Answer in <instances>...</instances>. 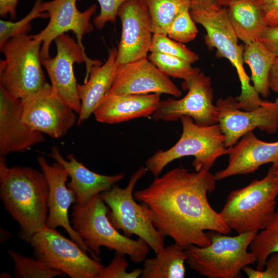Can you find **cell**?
Masks as SVG:
<instances>
[{
  "mask_svg": "<svg viewBox=\"0 0 278 278\" xmlns=\"http://www.w3.org/2000/svg\"><path fill=\"white\" fill-rule=\"evenodd\" d=\"M269 85L272 91L278 92V56L276 57L270 72Z\"/></svg>",
  "mask_w": 278,
  "mask_h": 278,
  "instance_id": "40",
  "label": "cell"
},
{
  "mask_svg": "<svg viewBox=\"0 0 278 278\" xmlns=\"http://www.w3.org/2000/svg\"><path fill=\"white\" fill-rule=\"evenodd\" d=\"M152 21V32L167 35L173 19L181 11L190 9L191 0H144Z\"/></svg>",
  "mask_w": 278,
  "mask_h": 278,
  "instance_id": "27",
  "label": "cell"
},
{
  "mask_svg": "<svg viewBox=\"0 0 278 278\" xmlns=\"http://www.w3.org/2000/svg\"><path fill=\"white\" fill-rule=\"evenodd\" d=\"M38 162L48 183V215L46 226L56 229L62 227L83 250L94 259L100 258L85 245L80 236L73 229L68 218L71 204L76 202L74 192L68 187L66 182L68 175L65 168L57 162L49 164L44 156L38 158Z\"/></svg>",
  "mask_w": 278,
  "mask_h": 278,
  "instance_id": "17",
  "label": "cell"
},
{
  "mask_svg": "<svg viewBox=\"0 0 278 278\" xmlns=\"http://www.w3.org/2000/svg\"><path fill=\"white\" fill-rule=\"evenodd\" d=\"M237 103L236 97L231 96L220 98L216 103L218 124L224 135L227 148L256 128L270 134L277 132L278 117L274 102L262 100L258 107L251 110L240 109Z\"/></svg>",
  "mask_w": 278,
  "mask_h": 278,
  "instance_id": "14",
  "label": "cell"
},
{
  "mask_svg": "<svg viewBox=\"0 0 278 278\" xmlns=\"http://www.w3.org/2000/svg\"><path fill=\"white\" fill-rule=\"evenodd\" d=\"M189 10H183L173 19L167 33L169 38L182 43H188L195 39L198 29Z\"/></svg>",
  "mask_w": 278,
  "mask_h": 278,
  "instance_id": "33",
  "label": "cell"
},
{
  "mask_svg": "<svg viewBox=\"0 0 278 278\" xmlns=\"http://www.w3.org/2000/svg\"><path fill=\"white\" fill-rule=\"evenodd\" d=\"M29 243L37 258L51 269L71 278H100L104 266L99 260L89 257L74 241L56 229L45 226Z\"/></svg>",
  "mask_w": 278,
  "mask_h": 278,
  "instance_id": "10",
  "label": "cell"
},
{
  "mask_svg": "<svg viewBox=\"0 0 278 278\" xmlns=\"http://www.w3.org/2000/svg\"><path fill=\"white\" fill-rule=\"evenodd\" d=\"M41 2L42 0H37L31 11L17 22L0 20V47L10 38L21 33H27L31 28L30 22L33 19L48 18L47 13L41 10Z\"/></svg>",
  "mask_w": 278,
  "mask_h": 278,
  "instance_id": "31",
  "label": "cell"
},
{
  "mask_svg": "<svg viewBox=\"0 0 278 278\" xmlns=\"http://www.w3.org/2000/svg\"><path fill=\"white\" fill-rule=\"evenodd\" d=\"M277 93V96L275 101L274 102V106H275V111H276V114H277V117H278V92Z\"/></svg>",
  "mask_w": 278,
  "mask_h": 278,
  "instance_id": "43",
  "label": "cell"
},
{
  "mask_svg": "<svg viewBox=\"0 0 278 278\" xmlns=\"http://www.w3.org/2000/svg\"><path fill=\"white\" fill-rule=\"evenodd\" d=\"M57 54L53 57L42 58V65L49 78L54 93L66 105L79 114L81 110L77 84L74 72L75 63L84 62L86 72L83 83L88 80L91 67L102 62L89 58L77 41L65 33L54 40Z\"/></svg>",
  "mask_w": 278,
  "mask_h": 278,
  "instance_id": "11",
  "label": "cell"
},
{
  "mask_svg": "<svg viewBox=\"0 0 278 278\" xmlns=\"http://www.w3.org/2000/svg\"><path fill=\"white\" fill-rule=\"evenodd\" d=\"M109 93L126 94H166L176 97L182 92L147 57L119 66Z\"/></svg>",
  "mask_w": 278,
  "mask_h": 278,
  "instance_id": "18",
  "label": "cell"
},
{
  "mask_svg": "<svg viewBox=\"0 0 278 278\" xmlns=\"http://www.w3.org/2000/svg\"><path fill=\"white\" fill-rule=\"evenodd\" d=\"M128 0H98L100 10L98 15L95 16L93 20L95 27L101 29L106 23L110 22L114 23L118 9L120 6Z\"/></svg>",
  "mask_w": 278,
  "mask_h": 278,
  "instance_id": "35",
  "label": "cell"
},
{
  "mask_svg": "<svg viewBox=\"0 0 278 278\" xmlns=\"http://www.w3.org/2000/svg\"><path fill=\"white\" fill-rule=\"evenodd\" d=\"M42 44L41 41L24 33L0 47L5 56L0 62V85L10 94L23 99L46 83L40 56Z\"/></svg>",
  "mask_w": 278,
  "mask_h": 278,
  "instance_id": "8",
  "label": "cell"
},
{
  "mask_svg": "<svg viewBox=\"0 0 278 278\" xmlns=\"http://www.w3.org/2000/svg\"><path fill=\"white\" fill-rule=\"evenodd\" d=\"M8 252L14 263L15 277L51 278L65 275L47 267L38 258L26 257L11 250Z\"/></svg>",
  "mask_w": 278,
  "mask_h": 278,
  "instance_id": "29",
  "label": "cell"
},
{
  "mask_svg": "<svg viewBox=\"0 0 278 278\" xmlns=\"http://www.w3.org/2000/svg\"><path fill=\"white\" fill-rule=\"evenodd\" d=\"M273 168L274 169V171H275V173L278 176V165L276 167H275V168L273 167Z\"/></svg>",
  "mask_w": 278,
  "mask_h": 278,
  "instance_id": "45",
  "label": "cell"
},
{
  "mask_svg": "<svg viewBox=\"0 0 278 278\" xmlns=\"http://www.w3.org/2000/svg\"><path fill=\"white\" fill-rule=\"evenodd\" d=\"M191 6H197L207 10H215L221 8L215 0H191Z\"/></svg>",
  "mask_w": 278,
  "mask_h": 278,
  "instance_id": "41",
  "label": "cell"
},
{
  "mask_svg": "<svg viewBox=\"0 0 278 278\" xmlns=\"http://www.w3.org/2000/svg\"><path fill=\"white\" fill-rule=\"evenodd\" d=\"M21 102L25 125L51 137L64 136L77 122V113L58 97L47 82Z\"/></svg>",
  "mask_w": 278,
  "mask_h": 278,
  "instance_id": "13",
  "label": "cell"
},
{
  "mask_svg": "<svg viewBox=\"0 0 278 278\" xmlns=\"http://www.w3.org/2000/svg\"><path fill=\"white\" fill-rule=\"evenodd\" d=\"M277 196L278 176L271 166L262 179L231 191L219 214L237 234L259 232L276 211Z\"/></svg>",
  "mask_w": 278,
  "mask_h": 278,
  "instance_id": "5",
  "label": "cell"
},
{
  "mask_svg": "<svg viewBox=\"0 0 278 278\" xmlns=\"http://www.w3.org/2000/svg\"><path fill=\"white\" fill-rule=\"evenodd\" d=\"M242 271L249 278H278V253H272L268 257L262 270H257L248 265Z\"/></svg>",
  "mask_w": 278,
  "mask_h": 278,
  "instance_id": "36",
  "label": "cell"
},
{
  "mask_svg": "<svg viewBox=\"0 0 278 278\" xmlns=\"http://www.w3.org/2000/svg\"><path fill=\"white\" fill-rule=\"evenodd\" d=\"M149 60L169 77L189 80L193 75L200 71L198 67H193L192 63L180 58L165 54L151 52Z\"/></svg>",
  "mask_w": 278,
  "mask_h": 278,
  "instance_id": "30",
  "label": "cell"
},
{
  "mask_svg": "<svg viewBox=\"0 0 278 278\" xmlns=\"http://www.w3.org/2000/svg\"><path fill=\"white\" fill-rule=\"evenodd\" d=\"M48 155L61 165L66 170L71 180L67 184L76 197V203L83 205L92 198L110 189L116 183L123 180L125 173L103 175L91 171L78 161L73 154L64 159L57 146L51 148Z\"/></svg>",
  "mask_w": 278,
  "mask_h": 278,
  "instance_id": "21",
  "label": "cell"
},
{
  "mask_svg": "<svg viewBox=\"0 0 278 278\" xmlns=\"http://www.w3.org/2000/svg\"><path fill=\"white\" fill-rule=\"evenodd\" d=\"M48 185L43 173L29 167H8L0 155V196L6 211L18 223L20 235L29 242L46 226Z\"/></svg>",
  "mask_w": 278,
  "mask_h": 278,
  "instance_id": "2",
  "label": "cell"
},
{
  "mask_svg": "<svg viewBox=\"0 0 278 278\" xmlns=\"http://www.w3.org/2000/svg\"><path fill=\"white\" fill-rule=\"evenodd\" d=\"M237 0H215L217 5L221 7V6L228 7L231 3Z\"/></svg>",
  "mask_w": 278,
  "mask_h": 278,
  "instance_id": "42",
  "label": "cell"
},
{
  "mask_svg": "<svg viewBox=\"0 0 278 278\" xmlns=\"http://www.w3.org/2000/svg\"><path fill=\"white\" fill-rule=\"evenodd\" d=\"M180 120L182 132L178 141L166 150L156 151L145 162L155 177L172 161L187 156L194 157L192 166L196 171L210 170L218 158L227 153L225 137L218 124L199 125L187 116Z\"/></svg>",
  "mask_w": 278,
  "mask_h": 278,
  "instance_id": "6",
  "label": "cell"
},
{
  "mask_svg": "<svg viewBox=\"0 0 278 278\" xmlns=\"http://www.w3.org/2000/svg\"><path fill=\"white\" fill-rule=\"evenodd\" d=\"M153 258H146L141 278H184L187 256L185 250L175 243L164 247Z\"/></svg>",
  "mask_w": 278,
  "mask_h": 278,
  "instance_id": "25",
  "label": "cell"
},
{
  "mask_svg": "<svg viewBox=\"0 0 278 278\" xmlns=\"http://www.w3.org/2000/svg\"><path fill=\"white\" fill-rule=\"evenodd\" d=\"M182 87L188 90L186 95L180 99L169 98L161 100L152 118L155 121H174L187 116L199 125L218 124V111L213 104L211 78L199 71L189 80L183 81Z\"/></svg>",
  "mask_w": 278,
  "mask_h": 278,
  "instance_id": "12",
  "label": "cell"
},
{
  "mask_svg": "<svg viewBox=\"0 0 278 278\" xmlns=\"http://www.w3.org/2000/svg\"><path fill=\"white\" fill-rule=\"evenodd\" d=\"M11 277V275L10 274H9L8 273H6V272L2 273L1 274V276H0L1 278H4V277L8 278V277Z\"/></svg>",
  "mask_w": 278,
  "mask_h": 278,
  "instance_id": "44",
  "label": "cell"
},
{
  "mask_svg": "<svg viewBox=\"0 0 278 278\" xmlns=\"http://www.w3.org/2000/svg\"><path fill=\"white\" fill-rule=\"evenodd\" d=\"M226 9L238 38L245 44L258 41L268 26L258 0H237Z\"/></svg>",
  "mask_w": 278,
  "mask_h": 278,
  "instance_id": "24",
  "label": "cell"
},
{
  "mask_svg": "<svg viewBox=\"0 0 278 278\" xmlns=\"http://www.w3.org/2000/svg\"><path fill=\"white\" fill-rule=\"evenodd\" d=\"M276 57L259 41L245 45L244 62L251 69L250 79L255 90L265 98L270 94L269 74Z\"/></svg>",
  "mask_w": 278,
  "mask_h": 278,
  "instance_id": "26",
  "label": "cell"
},
{
  "mask_svg": "<svg viewBox=\"0 0 278 278\" xmlns=\"http://www.w3.org/2000/svg\"><path fill=\"white\" fill-rule=\"evenodd\" d=\"M43 133L27 127L22 120L21 99L0 85V154L24 152L43 142Z\"/></svg>",
  "mask_w": 278,
  "mask_h": 278,
  "instance_id": "19",
  "label": "cell"
},
{
  "mask_svg": "<svg viewBox=\"0 0 278 278\" xmlns=\"http://www.w3.org/2000/svg\"><path fill=\"white\" fill-rule=\"evenodd\" d=\"M77 0H52L40 4L43 12H47L49 21L47 26L38 33L31 37L42 42L41 59L50 57L49 49L51 42L59 36L73 31L77 42L84 49L82 40L85 34L93 30L90 22L96 10L95 4L86 10L80 11L76 5Z\"/></svg>",
  "mask_w": 278,
  "mask_h": 278,
  "instance_id": "16",
  "label": "cell"
},
{
  "mask_svg": "<svg viewBox=\"0 0 278 278\" xmlns=\"http://www.w3.org/2000/svg\"><path fill=\"white\" fill-rule=\"evenodd\" d=\"M108 58L103 64L93 66L89 77L82 84H77L81 110L77 124L80 125L93 114L110 91L118 69L116 62L117 48L109 50Z\"/></svg>",
  "mask_w": 278,
  "mask_h": 278,
  "instance_id": "23",
  "label": "cell"
},
{
  "mask_svg": "<svg viewBox=\"0 0 278 278\" xmlns=\"http://www.w3.org/2000/svg\"><path fill=\"white\" fill-rule=\"evenodd\" d=\"M228 166L217 171V181L230 177L254 172L263 165H278V141L267 142L258 139L253 131L245 134L233 146L227 148Z\"/></svg>",
  "mask_w": 278,
  "mask_h": 278,
  "instance_id": "20",
  "label": "cell"
},
{
  "mask_svg": "<svg viewBox=\"0 0 278 278\" xmlns=\"http://www.w3.org/2000/svg\"><path fill=\"white\" fill-rule=\"evenodd\" d=\"M149 51L177 57L192 64L199 59L198 55L183 43L170 39L167 35L160 33L153 34Z\"/></svg>",
  "mask_w": 278,
  "mask_h": 278,
  "instance_id": "32",
  "label": "cell"
},
{
  "mask_svg": "<svg viewBox=\"0 0 278 278\" xmlns=\"http://www.w3.org/2000/svg\"><path fill=\"white\" fill-rule=\"evenodd\" d=\"M189 12L194 21L206 30L204 39L208 49L215 48L217 56L229 60L236 68L241 89L240 95L236 97L237 107L251 110L258 107L262 100L251 85L250 78L244 68L245 45L238 44V38L229 20L226 9L221 7L207 10L193 6Z\"/></svg>",
  "mask_w": 278,
  "mask_h": 278,
  "instance_id": "7",
  "label": "cell"
},
{
  "mask_svg": "<svg viewBox=\"0 0 278 278\" xmlns=\"http://www.w3.org/2000/svg\"><path fill=\"white\" fill-rule=\"evenodd\" d=\"M258 41L276 57L278 56V27L267 26Z\"/></svg>",
  "mask_w": 278,
  "mask_h": 278,
  "instance_id": "38",
  "label": "cell"
},
{
  "mask_svg": "<svg viewBox=\"0 0 278 278\" xmlns=\"http://www.w3.org/2000/svg\"><path fill=\"white\" fill-rule=\"evenodd\" d=\"M161 94L120 95L108 93L93 114L98 122L118 124L140 117H148L157 110Z\"/></svg>",
  "mask_w": 278,
  "mask_h": 278,
  "instance_id": "22",
  "label": "cell"
},
{
  "mask_svg": "<svg viewBox=\"0 0 278 278\" xmlns=\"http://www.w3.org/2000/svg\"><path fill=\"white\" fill-rule=\"evenodd\" d=\"M257 258L256 269L262 270L272 253H278V210L264 229L258 232L249 246Z\"/></svg>",
  "mask_w": 278,
  "mask_h": 278,
  "instance_id": "28",
  "label": "cell"
},
{
  "mask_svg": "<svg viewBox=\"0 0 278 278\" xmlns=\"http://www.w3.org/2000/svg\"><path fill=\"white\" fill-rule=\"evenodd\" d=\"M107 206L100 194L84 205L76 203L71 215L73 229L98 257L100 247H105L115 253L129 256L134 263L144 261L150 251L148 245L140 238L134 240L120 234L110 222Z\"/></svg>",
  "mask_w": 278,
  "mask_h": 278,
  "instance_id": "3",
  "label": "cell"
},
{
  "mask_svg": "<svg viewBox=\"0 0 278 278\" xmlns=\"http://www.w3.org/2000/svg\"><path fill=\"white\" fill-rule=\"evenodd\" d=\"M268 26L278 27V0H258Z\"/></svg>",
  "mask_w": 278,
  "mask_h": 278,
  "instance_id": "37",
  "label": "cell"
},
{
  "mask_svg": "<svg viewBox=\"0 0 278 278\" xmlns=\"http://www.w3.org/2000/svg\"><path fill=\"white\" fill-rule=\"evenodd\" d=\"M18 0H0V15L5 17L9 14L13 20L16 18V7Z\"/></svg>",
  "mask_w": 278,
  "mask_h": 278,
  "instance_id": "39",
  "label": "cell"
},
{
  "mask_svg": "<svg viewBox=\"0 0 278 278\" xmlns=\"http://www.w3.org/2000/svg\"><path fill=\"white\" fill-rule=\"evenodd\" d=\"M207 233L208 246L192 245L185 250L186 263L198 274L208 278H240L243 268L257 262L248 249L258 232L235 236L215 231Z\"/></svg>",
  "mask_w": 278,
  "mask_h": 278,
  "instance_id": "4",
  "label": "cell"
},
{
  "mask_svg": "<svg viewBox=\"0 0 278 278\" xmlns=\"http://www.w3.org/2000/svg\"><path fill=\"white\" fill-rule=\"evenodd\" d=\"M216 181L210 170L176 167L136 190L134 198L147 206L155 228L175 244L184 250L192 245L205 247L211 244L206 231H232L207 199Z\"/></svg>",
  "mask_w": 278,
  "mask_h": 278,
  "instance_id": "1",
  "label": "cell"
},
{
  "mask_svg": "<svg viewBox=\"0 0 278 278\" xmlns=\"http://www.w3.org/2000/svg\"><path fill=\"white\" fill-rule=\"evenodd\" d=\"M147 171L146 167H140L131 175L126 187L114 185L100 196L110 208L107 215L113 226L127 237L138 236L157 254L165 247V236L153 225L147 206L136 202L133 194L136 183Z\"/></svg>",
  "mask_w": 278,
  "mask_h": 278,
  "instance_id": "9",
  "label": "cell"
},
{
  "mask_svg": "<svg viewBox=\"0 0 278 278\" xmlns=\"http://www.w3.org/2000/svg\"><path fill=\"white\" fill-rule=\"evenodd\" d=\"M128 262L125 255L115 253V256L111 263L104 267L100 278H137L140 277L142 268H136L130 272L126 269Z\"/></svg>",
  "mask_w": 278,
  "mask_h": 278,
  "instance_id": "34",
  "label": "cell"
},
{
  "mask_svg": "<svg viewBox=\"0 0 278 278\" xmlns=\"http://www.w3.org/2000/svg\"><path fill=\"white\" fill-rule=\"evenodd\" d=\"M121 23L120 42L117 48L119 66L147 57L152 42V21L144 0H128L118 9Z\"/></svg>",
  "mask_w": 278,
  "mask_h": 278,
  "instance_id": "15",
  "label": "cell"
}]
</instances>
